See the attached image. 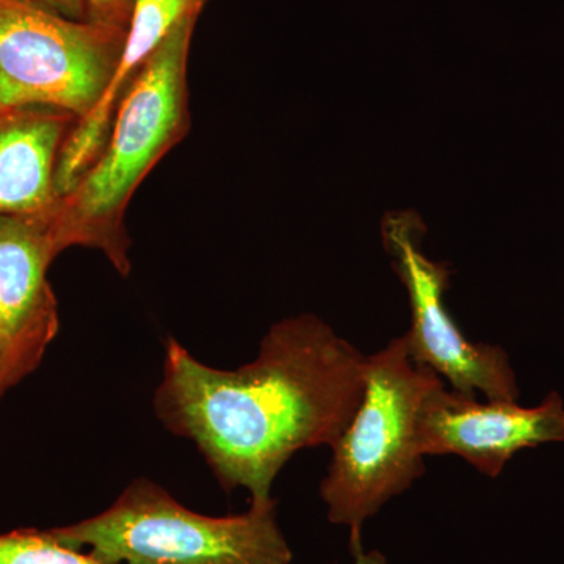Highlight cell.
<instances>
[{
    "mask_svg": "<svg viewBox=\"0 0 564 564\" xmlns=\"http://www.w3.org/2000/svg\"><path fill=\"white\" fill-rule=\"evenodd\" d=\"M369 356L313 314L276 323L258 358L236 370L207 366L169 339L154 397L159 421L192 441L225 491L272 497L296 452L332 445L358 410Z\"/></svg>",
    "mask_w": 564,
    "mask_h": 564,
    "instance_id": "6da1fadb",
    "label": "cell"
},
{
    "mask_svg": "<svg viewBox=\"0 0 564 564\" xmlns=\"http://www.w3.org/2000/svg\"><path fill=\"white\" fill-rule=\"evenodd\" d=\"M198 17H185L152 54L122 98L101 154L47 214L58 254L87 247L101 251L122 276L131 272L129 203L191 128L187 68Z\"/></svg>",
    "mask_w": 564,
    "mask_h": 564,
    "instance_id": "7a4b0ae2",
    "label": "cell"
},
{
    "mask_svg": "<svg viewBox=\"0 0 564 564\" xmlns=\"http://www.w3.org/2000/svg\"><path fill=\"white\" fill-rule=\"evenodd\" d=\"M443 381L411 358L404 334L369 356L366 391L332 445L321 484L328 521L350 533L351 556L364 551L366 522L425 474L415 423L423 400Z\"/></svg>",
    "mask_w": 564,
    "mask_h": 564,
    "instance_id": "3957f363",
    "label": "cell"
},
{
    "mask_svg": "<svg viewBox=\"0 0 564 564\" xmlns=\"http://www.w3.org/2000/svg\"><path fill=\"white\" fill-rule=\"evenodd\" d=\"M50 533L101 564H292L278 502L251 500L242 514L188 510L162 486L133 480L102 513Z\"/></svg>",
    "mask_w": 564,
    "mask_h": 564,
    "instance_id": "277c9868",
    "label": "cell"
},
{
    "mask_svg": "<svg viewBox=\"0 0 564 564\" xmlns=\"http://www.w3.org/2000/svg\"><path fill=\"white\" fill-rule=\"evenodd\" d=\"M124 41V29L0 0V118L43 107L80 120L106 90Z\"/></svg>",
    "mask_w": 564,
    "mask_h": 564,
    "instance_id": "5b68a950",
    "label": "cell"
},
{
    "mask_svg": "<svg viewBox=\"0 0 564 564\" xmlns=\"http://www.w3.org/2000/svg\"><path fill=\"white\" fill-rule=\"evenodd\" d=\"M381 234L393 270L410 296L411 328L404 337L411 358L463 395L480 392L486 400L518 402L521 392L507 351L467 339L445 307L451 269L423 254L421 217L414 212H392L386 215Z\"/></svg>",
    "mask_w": 564,
    "mask_h": 564,
    "instance_id": "8992f818",
    "label": "cell"
},
{
    "mask_svg": "<svg viewBox=\"0 0 564 564\" xmlns=\"http://www.w3.org/2000/svg\"><path fill=\"white\" fill-rule=\"evenodd\" d=\"M423 456L456 455L478 473L499 477L518 452L541 444L563 443L564 402L551 392L534 408L448 391L444 381L423 400L415 423Z\"/></svg>",
    "mask_w": 564,
    "mask_h": 564,
    "instance_id": "52a82bcc",
    "label": "cell"
},
{
    "mask_svg": "<svg viewBox=\"0 0 564 564\" xmlns=\"http://www.w3.org/2000/svg\"><path fill=\"white\" fill-rule=\"evenodd\" d=\"M50 212L0 217V399L40 366L61 328L47 280L58 256Z\"/></svg>",
    "mask_w": 564,
    "mask_h": 564,
    "instance_id": "ba28073f",
    "label": "cell"
},
{
    "mask_svg": "<svg viewBox=\"0 0 564 564\" xmlns=\"http://www.w3.org/2000/svg\"><path fill=\"white\" fill-rule=\"evenodd\" d=\"M187 14V0H135L120 61L101 98L77 120L63 144L55 188L68 193L106 147L115 113L126 93L159 46Z\"/></svg>",
    "mask_w": 564,
    "mask_h": 564,
    "instance_id": "9c48e42d",
    "label": "cell"
},
{
    "mask_svg": "<svg viewBox=\"0 0 564 564\" xmlns=\"http://www.w3.org/2000/svg\"><path fill=\"white\" fill-rule=\"evenodd\" d=\"M77 118L33 107L0 118V217L54 209L58 159Z\"/></svg>",
    "mask_w": 564,
    "mask_h": 564,
    "instance_id": "30bf717a",
    "label": "cell"
},
{
    "mask_svg": "<svg viewBox=\"0 0 564 564\" xmlns=\"http://www.w3.org/2000/svg\"><path fill=\"white\" fill-rule=\"evenodd\" d=\"M0 564H101L87 551L55 540L50 530L0 533Z\"/></svg>",
    "mask_w": 564,
    "mask_h": 564,
    "instance_id": "8fae6325",
    "label": "cell"
},
{
    "mask_svg": "<svg viewBox=\"0 0 564 564\" xmlns=\"http://www.w3.org/2000/svg\"><path fill=\"white\" fill-rule=\"evenodd\" d=\"M87 21L128 31L135 0H84Z\"/></svg>",
    "mask_w": 564,
    "mask_h": 564,
    "instance_id": "7c38bea8",
    "label": "cell"
},
{
    "mask_svg": "<svg viewBox=\"0 0 564 564\" xmlns=\"http://www.w3.org/2000/svg\"><path fill=\"white\" fill-rule=\"evenodd\" d=\"M20 2L68 18V20L87 21L84 0H20Z\"/></svg>",
    "mask_w": 564,
    "mask_h": 564,
    "instance_id": "4fadbf2b",
    "label": "cell"
},
{
    "mask_svg": "<svg viewBox=\"0 0 564 564\" xmlns=\"http://www.w3.org/2000/svg\"><path fill=\"white\" fill-rule=\"evenodd\" d=\"M351 564H389V562L380 551H362L361 554L352 556Z\"/></svg>",
    "mask_w": 564,
    "mask_h": 564,
    "instance_id": "5bb4252c",
    "label": "cell"
}]
</instances>
